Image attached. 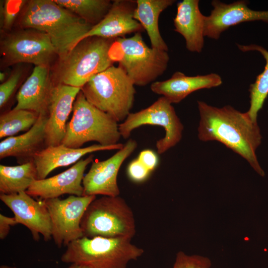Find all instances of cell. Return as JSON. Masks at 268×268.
Masks as SVG:
<instances>
[{
  "mask_svg": "<svg viewBox=\"0 0 268 268\" xmlns=\"http://www.w3.org/2000/svg\"><path fill=\"white\" fill-rule=\"evenodd\" d=\"M1 35V67L29 63L50 67L56 58H58L49 36L44 32L18 28Z\"/></svg>",
  "mask_w": 268,
  "mask_h": 268,
  "instance_id": "cell-9",
  "label": "cell"
},
{
  "mask_svg": "<svg viewBox=\"0 0 268 268\" xmlns=\"http://www.w3.org/2000/svg\"><path fill=\"white\" fill-rule=\"evenodd\" d=\"M72 111L61 144L79 148L89 141H96L104 146L119 143L122 137L118 122L90 103L81 90L74 102Z\"/></svg>",
  "mask_w": 268,
  "mask_h": 268,
  "instance_id": "cell-7",
  "label": "cell"
},
{
  "mask_svg": "<svg viewBox=\"0 0 268 268\" xmlns=\"http://www.w3.org/2000/svg\"><path fill=\"white\" fill-rule=\"evenodd\" d=\"M27 1L25 0H0V27L2 33L11 30Z\"/></svg>",
  "mask_w": 268,
  "mask_h": 268,
  "instance_id": "cell-28",
  "label": "cell"
},
{
  "mask_svg": "<svg viewBox=\"0 0 268 268\" xmlns=\"http://www.w3.org/2000/svg\"><path fill=\"white\" fill-rule=\"evenodd\" d=\"M131 240L126 237H83L69 243L61 259L65 263L91 268H126L130 261L144 253Z\"/></svg>",
  "mask_w": 268,
  "mask_h": 268,
  "instance_id": "cell-4",
  "label": "cell"
},
{
  "mask_svg": "<svg viewBox=\"0 0 268 268\" xmlns=\"http://www.w3.org/2000/svg\"><path fill=\"white\" fill-rule=\"evenodd\" d=\"M115 39L88 37L58 59L52 77L54 84L81 88L93 76L113 66L111 51Z\"/></svg>",
  "mask_w": 268,
  "mask_h": 268,
  "instance_id": "cell-3",
  "label": "cell"
},
{
  "mask_svg": "<svg viewBox=\"0 0 268 268\" xmlns=\"http://www.w3.org/2000/svg\"><path fill=\"white\" fill-rule=\"evenodd\" d=\"M93 154L80 159L67 170L53 177L34 181L26 191L33 198L44 200L69 194L82 196V180L87 166L93 161Z\"/></svg>",
  "mask_w": 268,
  "mask_h": 268,
  "instance_id": "cell-15",
  "label": "cell"
},
{
  "mask_svg": "<svg viewBox=\"0 0 268 268\" xmlns=\"http://www.w3.org/2000/svg\"><path fill=\"white\" fill-rule=\"evenodd\" d=\"M39 115L32 111L15 109L5 112L0 116V138L28 131L36 123Z\"/></svg>",
  "mask_w": 268,
  "mask_h": 268,
  "instance_id": "cell-27",
  "label": "cell"
},
{
  "mask_svg": "<svg viewBox=\"0 0 268 268\" xmlns=\"http://www.w3.org/2000/svg\"><path fill=\"white\" fill-rule=\"evenodd\" d=\"M0 199L13 212L18 224L30 231L34 240L39 241L40 234L45 241L52 239L51 218L43 200H35L26 192L10 195L0 194Z\"/></svg>",
  "mask_w": 268,
  "mask_h": 268,
  "instance_id": "cell-13",
  "label": "cell"
},
{
  "mask_svg": "<svg viewBox=\"0 0 268 268\" xmlns=\"http://www.w3.org/2000/svg\"><path fill=\"white\" fill-rule=\"evenodd\" d=\"M242 52L258 51L263 56L266 65L263 71L256 77L254 83L250 86V108L246 113L254 122H257L258 114L263 107L268 95V51L256 44L243 45L237 44Z\"/></svg>",
  "mask_w": 268,
  "mask_h": 268,
  "instance_id": "cell-25",
  "label": "cell"
},
{
  "mask_svg": "<svg viewBox=\"0 0 268 268\" xmlns=\"http://www.w3.org/2000/svg\"><path fill=\"white\" fill-rule=\"evenodd\" d=\"M210 260L198 255H188L182 251L179 252L176 257L173 268H210Z\"/></svg>",
  "mask_w": 268,
  "mask_h": 268,
  "instance_id": "cell-30",
  "label": "cell"
},
{
  "mask_svg": "<svg viewBox=\"0 0 268 268\" xmlns=\"http://www.w3.org/2000/svg\"><path fill=\"white\" fill-rule=\"evenodd\" d=\"M36 180L37 172L33 161L14 166L0 165V194L10 195L26 192Z\"/></svg>",
  "mask_w": 268,
  "mask_h": 268,
  "instance_id": "cell-24",
  "label": "cell"
},
{
  "mask_svg": "<svg viewBox=\"0 0 268 268\" xmlns=\"http://www.w3.org/2000/svg\"><path fill=\"white\" fill-rule=\"evenodd\" d=\"M111 56L134 85L139 86L155 82L167 69L170 59L167 51L149 47L139 32L116 39Z\"/></svg>",
  "mask_w": 268,
  "mask_h": 268,
  "instance_id": "cell-5",
  "label": "cell"
},
{
  "mask_svg": "<svg viewBox=\"0 0 268 268\" xmlns=\"http://www.w3.org/2000/svg\"><path fill=\"white\" fill-rule=\"evenodd\" d=\"M80 226L83 237H126L135 234L134 213L121 197L103 196L94 199L82 218Z\"/></svg>",
  "mask_w": 268,
  "mask_h": 268,
  "instance_id": "cell-8",
  "label": "cell"
},
{
  "mask_svg": "<svg viewBox=\"0 0 268 268\" xmlns=\"http://www.w3.org/2000/svg\"><path fill=\"white\" fill-rule=\"evenodd\" d=\"M127 172L130 179L136 183L145 181L151 172L137 159L129 164Z\"/></svg>",
  "mask_w": 268,
  "mask_h": 268,
  "instance_id": "cell-31",
  "label": "cell"
},
{
  "mask_svg": "<svg viewBox=\"0 0 268 268\" xmlns=\"http://www.w3.org/2000/svg\"><path fill=\"white\" fill-rule=\"evenodd\" d=\"M47 119V116L40 115L36 123L25 133L1 141L0 159L14 157L19 164L33 161L35 155L47 147L45 126Z\"/></svg>",
  "mask_w": 268,
  "mask_h": 268,
  "instance_id": "cell-21",
  "label": "cell"
},
{
  "mask_svg": "<svg viewBox=\"0 0 268 268\" xmlns=\"http://www.w3.org/2000/svg\"><path fill=\"white\" fill-rule=\"evenodd\" d=\"M67 268H91L83 265H79L76 264H71Z\"/></svg>",
  "mask_w": 268,
  "mask_h": 268,
  "instance_id": "cell-34",
  "label": "cell"
},
{
  "mask_svg": "<svg viewBox=\"0 0 268 268\" xmlns=\"http://www.w3.org/2000/svg\"><path fill=\"white\" fill-rule=\"evenodd\" d=\"M55 84L50 67L35 66L31 74L22 85L16 95L14 109H25L47 116Z\"/></svg>",
  "mask_w": 268,
  "mask_h": 268,
  "instance_id": "cell-18",
  "label": "cell"
},
{
  "mask_svg": "<svg viewBox=\"0 0 268 268\" xmlns=\"http://www.w3.org/2000/svg\"><path fill=\"white\" fill-rule=\"evenodd\" d=\"M0 268H16L15 267L13 266H9L7 265H1L0 267Z\"/></svg>",
  "mask_w": 268,
  "mask_h": 268,
  "instance_id": "cell-36",
  "label": "cell"
},
{
  "mask_svg": "<svg viewBox=\"0 0 268 268\" xmlns=\"http://www.w3.org/2000/svg\"><path fill=\"white\" fill-rule=\"evenodd\" d=\"M137 159L150 172L155 169L158 163L157 154L150 149L141 151Z\"/></svg>",
  "mask_w": 268,
  "mask_h": 268,
  "instance_id": "cell-32",
  "label": "cell"
},
{
  "mask_svg": "<svg viewBox=\"0 0 268 268\" xmlns=\"http://www.w3.org/2000/svg\"><path fill=\"white\" fill-rule=\"evenodd\" d=\"M81 91L90 103L118 123L123 122L130 113L136 93L126 73L114 65L93 76Z\"/></svg>",
  "mask_w": 268,
  "mask_h": 268,
  "instance_id": "cell-6",
  "label": "cell"
},
{
  "mask_svg": "<svg viewBox=\"0 0 268 268\" xmlns=\"http://www.w3.org/2000/svg\"><path fill=\"white\" fill-rule=\"evenodd\" d=\"M16 23L18 28L46 33L58 59L64 58L93 27L54 0H27Z\"/></svg>",
  "mask_w": 268,
  "mask_h": 268,
  "instance_id": "cell-2",
  "label": "cell"
},
{
  "mask_svg": "<svg viewBox=\"0 0 268 268\" xmlns=\"http://www.w3.org/2000/svg\"><path fill=\"white\" fill-rule=\"evenodd\" d=\"M95 196L70 195L65 199L43 200L48 209L52 225V237L59 248L83 237L80 223L89 204Z\"/></svg>",
  "mask_w": 268,
  "mask_h": 268,
  "instance_id": "cell-11",
  "label": "cell"
},
{
  "mask_svg": "<svg viewBox=\"0 0 268 268\" xmlns=\"http://www.w3.org/2000/svg\"><path fill=\"white\" fill-rule=\"evenodd\" d=\"M246 0H238L230 4L219 0L211 2L213 9L205 16L204 35L217 40L229 27L238 24L254 21L268 22V10H255L248 6Z\"/></svg>",
  "mask_w": 268,
  "mask_h": 268,
  "instance_id": "cell-14",
  "label": "cell"
},
{
  "mask_svg": "<svg viewBox=\"0 0 268 268\" xmlns=\"http://www.w3.org/2000/svg\"><path fill=\"white\" fill-rule=\"evenodd\" d=\"M17 224L14 216L10 217L0 214V239H5L8 235L11 227Z\"/></svg>",
  "mask_w": 268,
  "mask_h": 268,
  "instance_id": "cell-33",
  "label": "cell"
},
{
  "mask_svg": "<svg viewBox=\"0 0 268 268\" xmlns=\"http://www.w3.org/2000/svg\"><path fill=\"white\" fill-rule=\"evenodd\" d=\"M137 147V142L130 139L121 149L108 159L93 161L82 180L83 196H119L120 193L117 182L119 171L124 161Z\"/></svg>",
  "mask_w": 268,
  "mask_h": 268,
  "instance_id": "cell-12",
  "label": "cell"
},
{
  "mask_svg": "<svg viewBox=\"0 0 268 268\" xmlns=\"http://www.w3.org/2000/svg\"><path fill=\"white\" fill-rule=\"evenodd\" d=\"M81 88L55 84L48 108L45 126L46 146L60 145L66 134L67 121Z\"/></svg>",
  "mask_w": 268,
  "mask_h": 268,
  "instance_id": "cell-16",
  "label": "cell"
},
{
  "mask_svg": "<svg viewBox=\"0 0 268 268\" xmlns=\"http://www.w3.org/2000/svg\"><path fill=\"white\" fill-rule=\"evenodd\" d=\"M136 6V0L112 1L111 7L105 17L93 26L81 40L92 36L116 39L124 37L127 34L141 33L144 29L134 17Z\"/></svg>",
  "mask_w": 268,
  "mask_h": 268,
  "instance_id": "cell-17",
  "label": "cell"
},
{
  "mask_svg": "<svg viewBox=\"0 0 268 268\" xmlns=\"http://www.w3.org/2000/svg\"><path fill=\"white\" fill-rule=\"evenodd\" d=\"M222 83L221 76L215 73L187 76L182 72L176 71L167 80L151 83L150 89L154 93L166 98L171 104H177L194 91L217 87Z\"/></svg>",
  "mask_w": 268,
  "mask_h": 268,
  "instance_id": "cell-19",
  "label": "cell"
},
{
  "mask_svg": "<svg viewBox=\"0 0 268 268\" xmlns=\"http://www.w3.org/2000/svg\"><path fill=\"white\" fill-rule=\"evenodd\" d=\"M200 120L198 136L202 141L215 140L223 143L246 160L260 175L265 173L256 154L262 135L257 122L247 113H242L230 105L222 108L198 101Z\"/></svg>",
  "mask_w": 268,
  "mask_h": 268,
  "instance_id": "cell-1",
  "label": "cell"
},
{
  "mask_svg": "<svg viewBox=\"0 0 268 268\" xmlns=\"http://www.w3.org/2000/svg\"><path fill=\"white\" fill-rule=\"evenodd\" d=\"M124 144L104 146L99 144L79 148L67 147L63 144L47 146L34 157V162L37 170L38 180L46 178L53 170L57 168L70 165L78 161L85 155L96 151L119 150Z\"/></svg>",
  "mask_w": 268,
  "mask_h": 268,
  "instance_id": "cell-20",
  "label": "cell"
},
{
  "mask_svg": "<svg viewBox=\"0 0 268 268\" xmlns=\"http://www.w3.org/2000/svg\"><path fill=\"white\" fill-rule=\"evenodd\" d=\"M94 26L105 17L110 9L112 1L109 0H54Z\"/></svg>",
  "mask_w": 268,
  "mask_h": 268,
  "instance_id": "cell-26",
  "label": "cell"
},
{
  "mask_svg": "<svg viewBox=\"0 0 268 268\" xmlns=\"http://www.w3.org/2000/svg\"><path fill=\"white\" fill-rule=\"evenodd\" d=\"M6 73L4 72H0V81L1 82H4L6 79Z\"/></svg>",
  "mask_w": 268,
  "mask_h": 268,
  "instance_id": "cell-35",
  "label": "cell"
},
{
  "mask_svg": "<svg viewBox=\"0 0 268 268\" xmlns=\"http://www.w3.org/2000/svg\"><path fill=\"white\" fill-rule=\"evenodd\" d=\"M23 74L22 69L17 67L0 85V108L5 106L17 88Z\"/></svg>",
  "mask_w": 268,
  "mask_h": 268,
  "instance_id": "cell-29",
  "label": "cell"
},
{
  "mask_svg": "<svg viewBox=\"0 0 268 268\" xmlns=\"http://www.w3.org/2000/svg\"><path fill=\"white\" fill-rule=\"evenodd\" d=\"M175 0H136L134 17L142 26L148 36L153 48L168 51V48L159 31L158 19L160 14Z\"/></svg>",
  "mask_w": 268,
  "mask_h": 268,
  "instance_id": "cell-23",
  "label": "cell"
},
{
  "mask_svg": "<svg viewBox=\"0 0 268 268\" xmlns=\"http://www.w3.org/2000/svg\"><path fill=\"white\" fill-rule=\"evenodd\" d=\"M199 0H184L177 3L174 31L184 38L187 49L201 53L204 46L205 16L199 8Z\"/></svg>",
  "mask_w": 268,
  "mask_h": 268,
  "instance_id": "cell-22",
  "label": "cell"
},
{
  "mask_svg": "<svg viewBox=\"0 0 268 268\" xmlns=\"http://www.w3.org/2000/svg\"><path fill=\"white\" fill-rule=\"evenodd\" d=\"M145 125L159 126L165 130V136L156 142L158 154L166 152L182 139L184 126L172 104L163 96L148 107L135 113H130L119 124L121 137L127 139L133 131Z\"/></svg>",
  "mask_w": 268,
  "mask_h": 268,
  "instance_id": "cell-10",
  "label": "cell"
}]
</instances>
